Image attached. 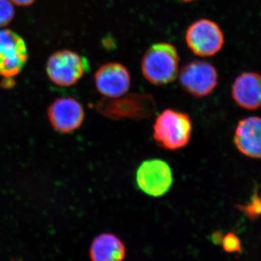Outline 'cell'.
<instances>
[{"instance_id":"obj_1","label":"cell","mask_w":261,"mask_h":261,"mask_svg":"<svg viewBox=\"0 0 261 261\" xmlns=\"http://www.w3.org/2000/svg\"><path fill=\"white\" fill-rule=\"evenodd\" d=\"M142 75L149 83L167 85L177 79L179 56L173 44L154 43L147 48L141 61Z\"/></svg>"},{"instance_id":"obj_2","label":"cell","mask_w":261,"mask_h":261,"mask_svg":"<svg viewBox=\"0 0 261 261\" xmlns=\"http://www.w3.org/2000/svg\"><path fill=\"white\" fill-rule=\"evenodd\" d=\"M192 130L193 126L190 115L168 108L156 118L152 137L161 148L177 151L189 145Z\"/></svg>"},{"instance_id":"obj_3","label":"cell","mask_w":261,"mask_h":261,"mask_svg":"<svg viewBox=\"0 0 261 261\" xmlns=\"http://www.w3.org/2000/svg\"><path fill=\"white\" fill-rule=\"evenodd\" d=\"M99 109L113 119L130 118L138 121L153 115L156 103L150 94L126 93L121 97H106L99 102Z\"/></svg>"},{"instance_id":"obj_4","label":"cell","mask_w":261,"mask_h":261,"mask_svg":"<svg viewBox=\"0 0 261 261\" xmlns=\"http://www.w3.org/2000/svg\"><path fill=\"white\" fill-rule=\"evenodd\" d=\"M187 47L195 56L207 58L217 55L224 47V32L219 24L200 18L190 24L185 33Z\"/></svg>"},{"instance_id":"obj_5","label":"cell","mask_w":261,"mask_h":261,"mask_svg":"<svg viewBox=\"0 0 261 261\" xmlns=\"http://www.w3.org/2000/svg\"><path fill=\"white\" fill-rule=\"evenodd\" d=\"M177 78L181 88L196 98L207 97L219 84L217 68L202 60H195L184 65Z\"/></svg>"},{"instance_id":"obj_6","label":"cell","mask_w":261,"mask_h":261,"mask_svg":"<svg viewBox=\"0 0 261 261\" xmlns=\"http://www.w3.org/2000/svg\"><path fill=\"white\" fill-rule=\"evenodd\" d=\"M89 69L87 58L68 49L51 55L46 68L49 80L61 87H70L77 83Z\"/></svg>"},{"instance_id":"obj_7","label":"cell","mask_w":261,"mask_h":261,"mask_svg":"<svg viewBox=\"0 0 261 261\" xmlns=\"http://www.w3.org/2000/svg\"><path fill=\"white\" fill-rule=\"evenodd\" d=\"M136 181L141 191L146 195L153 197H162L172 187V170L163 160H147L137 169Z\"/></svg>"},{"instance_id":"obj_8","label":"cell","mask_w":261,"mask_h":261,"mask_svg":"<svg viewBox=\"0 0 261 261\" xmlns=\"http://www.w3.org/2000/svg\"><path fill=\"white\" fill-rule=\"evenodd\" d=\"M28 58L23 38L9 29L0 30V75L11 79L19 74Z\"/></svg>"},{"instance_id":"obj_9","label":"cell","mask_w":261,"mask_h":261,"mask_svg":"<svg viewBox=\"0 0 261 261\" xmlns=\"http://www.w3.org/2000/svg\"><path fill=\"white\" fill-rule=\"evenodd\" d=\"M98 92L107 98L121 97L129 90L132 76L125 65L116 62L99 67L94 74Z\"/></svg>"},{"instance_id":"obj_10","label":"cell","mask_w":261,"mask_h":261,"mask_svg":"<svg viewBox=\"0 0 261 261\" xmlns=\"http://www.w3.org/2000/svg\"><path fill=\"white\" fill-rule=\"evenodd\" d=\"M47 114L53 126L63 133L80 128L84 118L82 105L71 97L57 99L49 106Z\"/></svg>"},{"instance_id":"obj_11","label":"cell","mask_w":261,"mask_h":261,"mask_svg":"<svg viewBox=\"0 0 261 261\" xmlns=\"http://www.w3.org/2000/svg\"><path fill=\"white\" fill-rule=\"evenodd\" d=\"M231 97L236 104L247 111H256L260 107V75L256 72H243L233 81Z\"/></svg>"},{"instance_id":"obj_12","label":"cell","mask_w":261,"mask_h":261,"mask_svg":"<svg viewBox=\"0 0 261 261\" xmlns=\"http://www.w3.org/2000/svg\"><path fill=\"white\" fill-rule=\"evenodd\" d=\"M261 121L257 116L248 117L239 121L233 143L240 153L250 159H260L261 156Z\"/></svg>"},{"instance_id":"obj_13","label":"cell","mask_w":261,"mask_h":261,"mask_svg":"<svg viewBox=\"0 0 261 261\" xmlns=\"http://www.w3.org/2000/svg\"><path fill=\"white\" fill-rule=\"evenodd\" d=\"M89 256L94 261H121L126 256V248L116 235L101 233L92 242Z\"/></svg>"},{"instance_id":"obj_14","label":"cell","mask_w":261,"mask_h":261,"mask_svg":"<svg viewBox=\"0 0 261 261\" xmlns=\"http://www.w3.org/2000/svg\"><path fill=\"white\" fill-rule=\"evenodd\" d=\"M239 211L243 213L250 221H255L260 217L261 211V201L257 190L254 192L251 199L245 205L239 204L235 206Z\"/></svg>"},{"instance_id":"obj_15","label":"cell","mask_w":261,"mask_h":261,"mask_svg":"<svg viewBox=\"0 0 261 261\" xmlns=\"http://www.w3.org/2000/svg\"><path fill=\"white\" fill-rule=\"evenodd\" d=\"M221 245L223 250L227 253H238L242 252V243L238 235L229 232L224 235Z\"/></svg>"},{"instance_id":"obj_16","label":"cell","mask_w":261,"mask_h":261,"mask_svg":"<svg viewBox=\"0 0 261 261\" xmlns=\"http://www.w3.org/2000/svg\"><path fill=\"white\" fill-rule=\"evenodd\" d=\"M15 10L9 0H0V28L6 27L12 21Z\"/></svg>"},{"instance_id":"obj_17","label":"cell","mask_w":261,"mask_h":261,"mask_svg":"<svg viewBox=\"0 0 261 261\" xmlns=\"http://www.w3.org/2000/svg\"><path fill=\"white\" fill-rule=\"evenodd\" d=\"M224 238V233L221 231H215L212 235H211V241L214 245H220L222 241V239Z\"/></svg>"},{"instance_id":"obj_18","label":"cell","mask_w":261,"mask_h":261,"mask_svg":"<svg viewBox=\"0 0 261 261\" xmlns=\"http://www.w3.org/2000/svg\"><path fill=\"white\" fill-rule=\"evenodd\" d=\"M13 4L20 7H27L32 5L36 0H10Z\"/></svg>"},{"instance_id":"obj_19","label":"cell","mask_w":261,"mask_h":261,"mask_svg":"<svg viewBox=\"0 0 261 261\" xmlns=\"http://www.w3.org/2000/svg\"><path fill=\"white\" fill-rule=\"evenodd\" d=\"M178 1L182 2V3H192V2L197 1V0H178Z\"/></svg>"}]
</instances>
